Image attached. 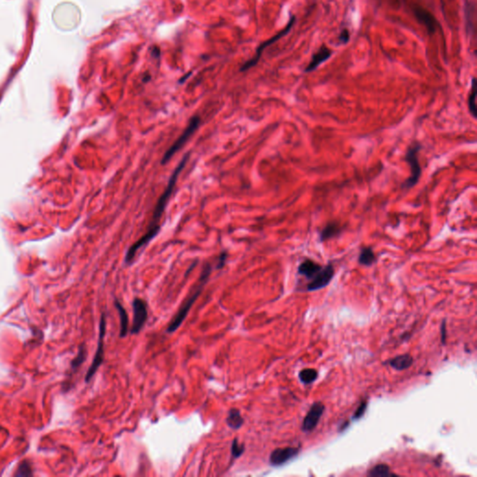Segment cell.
Masks as SVG:
<instances>
[{
  "instance_id": "obj_1",
  "label": "cell",
  "mask_w": 477,
  "mask_h": 477,
  "mask_svg": "<svg viewBox=\"0 0 477 477\" xmlns=\"http://www.w3.org/2000/svg\"><path fill=\"white\" fill-rule=\"evenodd\" d=\"M188 159H189V153H186L183 157L180 163L175 168L174 173L171 175L168 185L166 186L165 190L163 191L162 195L159 197V201L157 202L155 209H154L153 217H152V220H151V223L149 225V230H148L147 233L144 235L142 238H140L139 241H137L135 244H133L129 248L127 254L125 255V263L126 264H131L133 262V258L135 257V255L137 254L138 251H140L143 247L147 246L157 236V234L159 233V231L160 230V227H159V220L162 217V213L164 212L166 205H167V203L170 200L171 195H172V193L174 191V188H175V185H176V182H177V179L179 177V175H180V173L183 171V169L185 168Z\"/></svg>"
},
{
  "instance_id": "obj_2",
  "label": "cell",
  "mask_w": 477,
  "mask_h": 477,
  "mask_svg": "<svg viewBox=\"0 0 477 477\" xmlns=\"http://www.w3.org/2000/svg\"><path fill=\"white\" fill-rule=\"evenodd\" d=\"M211 271H212L211 266L207 265L204 267L202 275L199 279V281L197 282L196 285L193 287V289L191 290L189 295L186 297L180 308L178 309V312L175 314V317L172 319L170 324L167 326V332L168 333H170V334L171 333H174L180 327L181 324H183V322L186 318V316L189 313L193 304L196 302L198 297H200V295L202 294L203 287H205L207 281H208V278L211 274Z\"/></svg>"
},
{
  "instance_id": "obj_3",
  "label": "cell",
  "mask_w": 477,
  "mask_h": 477,
  "mask_svg": "<svg viewBox=\"0 0 477 477\" xmlns=\"http://www.w3.org/2000/svg\"><path fill=\"white\" fill-rule=\"evenodd\" d=\"M422 146L419 142H414L409 147L407 150L404 160L409 163L410 167L411 175L403 183V189H410L416 186L419 182L420 175H421V167L419 164V153Z\"/></svg>"
},
{
  "instance_id": "obj_4",
  "label": "cell",
  "mask_w": 477,
  "mask_h": 477,
  "mask_svg": "<svg viewBox=\"0 0 477 477\" xmlns=\"http://www.w3.org/2000/svg\"><path fill=\"white\" fill-rule=\"evenodd\" d=\"M200 123H201V118L199 116H194L191 118L187 127L184 130V132L182 133L180 136L177 138V140L175 141V143L171 146L170 149L165 152L164 156L161 159L162 164L167 163L172 159V157L185 146V144L189 140V138L196 132L197 129L200 126Z\"/></svg>"
},
{
  "instance_id": "obj_5",
  "label": "cell",
  "mask_w": 477,
  "mask_h": 477,
  "mask_svg": "<svg viewBox=\"0 0 477 477\" xmlns=\"http://www.w3.org/2000/svg\"><path fill=\"white\" fill-rule=\"evenodd\" d=\"M295 22H296V17L291 16L290 20H289L288 23H287V27H284V28H283L282 30H281L280 32L278 33V34H276L275 36H273V37H271L270 39H268L265 42L261 43L259 46H258L257 50H256L255 56H254L253 58L250 59L249 61H247V62L242 66L241 71H246V70H249L250 68L254 67L255 64L259 62L260 57H261L262 53L264 52V50L268 48V47H270L273 43L277 42L278 40H280L281 37L287 36V34L291 31V29L293 28V27H294Z\"/></svg>"
},
{
  "instance_id": "obj_6",
  "label": "cell",
  "mask_w": 477,
  "mask_h": 477,
  "mask_svg": "<svg viewBox=\"0 0 477 477\" xmlns=\"http://www.w3.org/2000/svg\"><path fill=\"white\" fill-rule=\"evenodd\" d=\"M106 315L102 314L100 326H99V339H98L97 350H96V356L93 358L92 364L86 374V382L90 381L91 377L96 375V371L98 370V368L100 367L104 361V340H105V335H106Z\"/></svg>"
},
{
  "instance_id": "obj_7",
  "label": "cell",
  "mask_w": 477,
  "mask_h": 477,
  "mask_svg": "<svg viewBox=\"0 0 477 477\" xmlns=\"http://www.w3.org/2000/svg\"><path fill=\"white\" fill-rule=\"evenodd\" d=\"M411 11L416 20L426 28L430 36L435 35L437 29L441 28L440 23L436 20V18L424 7L419 4H413L411 6Z\"/></svg>"
},
{
  "instance_id": "obj_8",
  "label": "cell",
  "mask_w": 477,
  "mask_h": 477,
  "mask_svg": "<svg viewBox=\"0 0 477 477\" xmlns=\"http://www.w3.org/2000/svg\"><path fill=\"white\" fill-rule=\"evenodd\" d=\"M133 320L131 334H139L148 320V306L141 298H135L133 301Z\"/></svg>"
},
{
  "instance_id": "obj_9",
  "label": "cell",
  "mask_w": 477,
  "mask_h": 477,
  "mask_svg": "<svg viewBox=\"0 0 477 477\" xmlns=\"http://www.w3.org/2000/svg\"><path fill=\"white\" fill-rule=\"evenodd\" d=\"M335 270L334 267L331 264H327L322 268V270L319 271L316 275L313 277V279L307 284V291H317L320 289H323L324 287H327L330 281H332L334 277Z\"/></svg>"
},
{
  "instance_id": "obj_10",
  "label": "cell",
  "mask_w": 477,
  "mask_h": 477,
  "mask_svg": "<svg viewBox=\"0 0 477 477\" xmlns=\"http://www.w3.org/2000/svg\"><path fill=\"white\" fill-rule=\"evenodd\" d=\"M324 404L322 402L313 403L306 417L303 419L302 431L304 433H311L317 427L319 421L324 414Z\"/></svg>"
},
{
  "instance_id": "obj_11",
  "label": "cell",
  "mask_w": 477,
  "mask_h": 477,
  "mask_svg": "<svg viewBox=\"0 0 477 477\" xmlns=\"http://www.w3.org/2000/svg\"><path fill=\"white\" fill-rule=\"evenodd\" d=\"M299 447H284L276 448L271 452L270 456V463L271 466H281L285 464L287 461H291L299 454Z\"/></svg>"
},
{
  "instance_id": "obj_12",
  "label": "cell",
  "mask_w": 477,
  "mask_h": 477,
  "mask_svg": "<svg viewBox=\"0 0 477 477\" xmlns=\"http://www.w3.org/2000/svg\"><path fill=\"white\" fill-rule=\"evenodd\" d=\"M464 14H465V28L467 36L471 38H475V21H476V6L472 0H465L464 2Z\"/></svg>"
},
{
  "instance_id": "obj_13",
  "label": "cell",
  "mask_w": 477,
  "mask_h": 477,
  "mask_svg": "<svg viewBox=\"0 0 477 477\" xmlns=\"http://www.w3.org/2000/svg\"><path fill=\"white\" fill-rule=\"evenodd\" d=\"M332 54H333V51L328 47H326L325 45H323L321 48L318 49L317 52L313 53L311 62L306 66V68L304 69V72L311 73L314 70H316L321 64L326 62L332 56Z\"/></svg>"
},
{
  "instance_id": "obj_14",
  "label": "cell",
  "mask_w": 477,
  "mask_h": 477,
  "mask_svg": "<svg viewBox=\"0 0 477 477\" xmlns=\"http://www.w3.org/2000/svg\"><path fill=\"white\" fill-rule=\"evenodd\" d=\"M323 266L316 263L315 261L312 259L304 260L302 263L298 267V274L304 276L307 279L312 280L314 276L318 273L319 271L322 270Z\"/></svg>"
},
{
  "instance_id": "obj_15",
  "label": "cell",
  "mask_w": 477,
  "mask_h": 477,
  "mask_svg": "<svg viewBox=\"0 0 477 477\" xmlns=\"http://www.w3.org/2000/svg\"><path fill=\"white\" fill-rule=\"evenodd\" d=\"M341 233H342V227L339 223L332 221V222L327 223L325 227L322 229V231L320 232V241L322 243H324L328 240L340 236Z\"/></svg>"
},
{
  "instance_id": "obj_16",
  "label": "cell",
  "mask_w": 477,
  "mask_h": 477,
  "mask_svg": "<svg viewBox=\"0 0 477 477\" xmlns=\"http://www.w3.org/2000/svg\"><path fill=\"white\" fill-rule=\"evenodd\" d=\"M413 357L410 354H403V355L396 356L389 361V365L398 371H403L409 369L410 366L413 365Z\"/></svg>"
},
{
  "instance_id": "obj_17",
  "label": "cell",
  "mask_w": 477,
  "mask_h": 477,
  "mask_svg": "<svg viewBox=\"0 0 477 477\" xmlns=\"http://www.w3.org/2000/svg\"><path fill=\"white\" fill-rule=\"evenodd\" d=\"M115 307L117 308V313L120 315V320H121V332H120V337L124 338L126 337L129 330V319H128V314L126 309L122 306V303L116 300L115 301Z\"/></svg>"
},
{
  "instance_id": "obj_18",
  "label": "cell",
  "mask_w": 477,
  "mask_h": 477,
  "mask_svg": "<svg viewBox=\"0 0 477 477\" xmlns=\"http://www.w3.org/2000/svg\"><path fill=\"white\" fill-rule=\"evenodd\" d=\"M244 418L242 417L238 409H232L228 411L227 424H228L229 428L233 430H238L244 425Z\"/></svg>"
},
{
  "instance_id": "obj_19",
  "label": "cell",
  "mask_w": 477,
  "mask_h": 477,
  "mask_svg": "<svg viewBox=\"0 0 477 477\" xmlns=\"http://www.w3.org/2000/svg\"><path fill=\"white\" fill-rule=\"evenodd\" d=\"M359 264L366 267H370L376 262V255L371 247H364L361 250L360 255L358 257Z\"/></svg>"
},
{
  "instance_id": "obj_20",
  "label": "cell",
  "mask_w": 477,
  "mask_h": 477,
  "mask_svg": "<svg viewBox=\"0 0 477 477\" xmlns=\"http://www.w3.org/2000/svg\"><path fill=\"white\" fill-rule=\"evenodd\" d=\"M318 377V371L314 368H305L299 372V379L304 384H312Z\"/></svg>"
},
{
  "instance_id": "obj_21",
  "label": "cell",
  "mask_w": 477,
  "mask_h": 477,
  "mask_svg": "<svg viewBox=\"0 0 477 477\" xmlns=\"http://www.w3.org/2000/svg\"><path fill=\"white\" fill-rule=\"evenodd\" d=\"M368 476L378 477V476H389V475H395L394 473L391 472L390 467L387 464H377L375 467L370 469V471L367 473Z\"/></svg>"
},
{
  "instance_id": "obj_22",
  "label": "cell",
  "mask_w": 477,
  "mask_h": 477,
  "mask_svg": "<svg viewBox=\"0 0 477 477\" xmlns=\"http://www.w3.org/2000/svg\"><path fill=\"white\" fill-rule=\"evenodd\" d=\"M475 98H476L475 79L473 78L472 80V89H471V92H470L469 98H468V106H469V111L472 114V117H474V118H476V104H475Z\"/></svg>"
},
{
  "instance_id": "obj_23",
  "label": "cell",
  "mask_w": 477,
  "mask_h": 477,
  "mask_svg": "<svg viewBox=\"0 0 477 477\" xmlns=\"http://www.w3.org/2000/svg\"><path fill=\"white\" fill-rule=\"evenodd\" d=\"M244 445L238 444V439H234L231 445V454L234 458H238L244 454Z\"/></svg>"
},
{
  "instance_id": "obj_24",
  "label": "cell",
  "mask_w": 477,
  "mask_h": 477,
  "mask_svg": "<svg viewBox=\"0 0 477 477\" xmlns=\"http://www.w3.org/2000/svg\"><path fill=\"white\" fill-rule=\"evenodd\" d=\"M31 474H32V470H31V467L29 465V463H27V462L21 463L16 472V476H28V475H31Z\"/></svg>"
},
{
  "instance_id": "obj_25",
  "label": "cell",
  "mask_w": 477,
  "mask_h": 477,
  "mask_svg": "<svg viewBox=\"0 0 477 477\" xmlns=\"http://www.w3.org/2000/svg\"><path fill=\"white\" fill-rule=\"evenodd\" d=\"M350 34L349 29H347V28L342 29L340 35H339V37H338V42H339V44H340V45H345V44H347V43L350 41Z\"/></svg>"
},
{
  "instance_id": "obj_26",
  "label": "cell",
  "mask_w": 477,
  "mask_h": 477,
  "mask_svg": "<svg viewBox=\"0 0 477 477\" xmlns=\"http://www.w3.org/2000/svg\"><path fill=\"white\" fill-rule=\"evenodd\" d=\"M85 348H84V346H82L81 350H80V353H79V355L77 356V358H75V360L73 361V363H72V366H73V367H78V366H80V365H81V364L84 362V360H85Z\"/></svg>"
},
{
  "instance_id": "obj_27",
  "label": "cell",
  "mask_w": 477,
  "mask_h": 477,
  "mask_svg": "<svg viewBox=\"0 0 477 477\" xmlns=\"http://www.w3.org/2000/svg\"><path fill=\"white\" fill-rule=\"evenodd\" d=\"M366 407H367V403L366 401L362 402L360 406L358 407V409H356L355 413L353 415L352 419H359L365 415L366 413Z\"/></svg>"
},
{
  "instance_id": "obj_28",
  "label": "cell",
  "mask_w": 477,
  "mask_h": 477,
  "mask_svg": "<svg viewBox=\"0 0 477 477\" xmlns=\"http://www.w3.org/2000/svg\"><path fill=\"white\" fill-rule=\"evenodd\" d=\"M445 321H444L442 323V326H441V340H442V344H445V340H446V327H445Z\"/></svg>"
}]
</instances>
